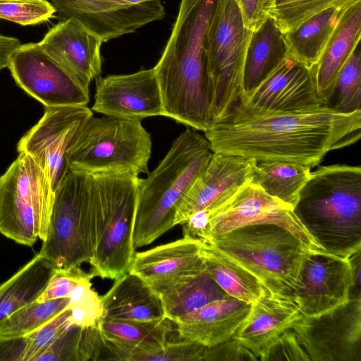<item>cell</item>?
<instances>
[{"label":"cell","instance_id":"cell-1","mask_svg":"<svg viewBox=\"0 0 361 361\" xmlns=\"http://www.w3.org/2000/svg\"><path fill=\"white\" fill-rule=\"evenodd\" d=\"M204 133L214 153L312 169L329 152L360 140L361 110L342 113L323 105L300 111H261L238 103Z\"/></svg>","mask_w":361,"mask_h":361},{"label":"cell","instance_id":"cell-2","mask_svg":"<svg viewBox=\"0 0 361 361\" xmlns=\"http://www.w3.org/2000/svg\"><path fill=\"white\" fill-rule=\"evenodd\" d=\"M215 1H180L171 35L153 67L163 116L203 132L212 121L204 43Z\"/></svg>","mask_w":361,"mask_h":361},{"label":"cell","instance_id":"cell-3","mask_svg":"<svg viewBox=\"0 0 361 361\" xmlns=\"http://www.w3.org/2000/svg\"><path fill=\"white\" fill-rule=\"evenodd\" d=\"M322 251L349 258L361 250V168L334 164L311 172L293 207Z\"/></svg>","mask_w":361,"mask_h":361},{"label":"cell","instance_id":"cell-4","mask_svg":"<svg viewBox=\"0 0 361 361\" xmlns=\"http://www.w3.org/2000/svg\"><path fill=\"white\" fill-rule=\"evenodd\" d=\"M212 154L206 137L188 128L173 140L147 177L140 178L133 235L135 249L151 244L174 227L180 203Z\"/></svg>","mask_w":361,"mask_h":361},{"label":"cell","instance_id":"cell-5","mask_svg":"<svg viewBox=\"0 0 361 361\" xmlns=\"http://www.w3.org/2000/svg\"><path fill=\"white\" fill-rule=\"evenodd\" d=\"M140 180L127 173L86 174L94 249L90 272L94 277L115 280L130 271Z\"/></svg>","mask_w":361,"mask_h":361},{"label":"cell","instance_id":"cell-6","mask_svg":"<svg viewBox=\"0 0 361 361\" xmlns=\"http://www.w3.org/2000/svg\"><path fill=\"white\" fill-rule=\"evenodd\" d=\"M210 244L251 273L271 292L290 295L311 250L288 230L272 224L240 226Z\"/></svg>","mask_w":361,"mask_h":361},{"label":"cell","instance_id":"cell-7","mask_svg":"<svg viewBox=\"0 0 361 361\" xmlns=\"http://www.w3.org/2000/svg\"><path fill=\"white\" fill-rule=\"evenodd\" d=\"M152 140L141 121L89 117L66 153L69 171L85 174L149 173Z\"/></svg>","mask_w":361,"mask_h":361},{"label":"cell","instance_id":"cell-8","mask_svg":"<svg viewBox=\"0 0 361 361\" xmlns=\"http://www.w3.org/2000/svg\"><path fill=\"white\" fill-rule=\"evenodd\" d=\"M252 31L234 0H216L204 49L212 92V121L228 113L244 94V68Z\"/></svg>","mask_w":361,"mask_h":361},{"label":"cell","instance_id":"cell-9","mask_svg":"<svg viewBox=\"0 0 361 361\" xmlns=\"http://www.w3.org/2000/svg\"><path fill=\"white\" fill-rule=\"evenodd\" d=\"M54 197L46 172L30 155L19 153L0 177V233L26 246L43 240Z\"/></svg>","mask_w":361,"mask_h":361},{"label":"cell","instance_id":"cell-10","mask_svg":"<svg viewBox=\"0 0 361 361\" xmlns=\"http://www.w3.org/2000/svg\"><path fill=\"white\" fill-rule=\"evenodd\" d=\"M39 252L56 268L90 263L93 237L86 174L68 171L54 191L45 238Z\"/></svg>","mask_w":361,"mask_h":361},{"label":"cell","instance_id":"cell-11","mask_svg":"<svg viewBox=\"0 0 361 361\" xmlns=\"http://www.w3.org/2000/svg\"><path fill=\"white\" fill-rule=\"evenodd\" d=\"M291 329L310 361H361V294L297 319Z\"/></svg>","mask_w":361,"mask_h":361},{"label":"cell","instance_id":"cell-12","mask_svg":"<svg viewBox=\"0 0 361 361\" xmlns=\"http://www.w3.org/2000/svg\"><path fill=\"white\" fill-rule=\"evenodd\" d=\"M209 213L212 240L236 228L257 224L280 226L311 250H321L294 213L293 207L266 193L250 180Z\"/></svg>","mask_w":361,"mask_h":361},{"label":"cell","instance_id":"cell-13","mask_svg":"<svg viewBox=\"0 0 361 361\" xmlns=\"http://www.w3.org/2000/svg\"><path fill=\"white\" fill-rule=\"evenodd\" d=\"M92 115L87 106L46 107L42 117L18 142V152L35 160L54 191L69 171L67 151L82 124Z\"/></svg>","mask_w":361,"mask_h":361},{"label":"cell","instance_id":"cell-14","mask_svg":"<svg viewBox=\"0 0 361 361\" xmlns=\"http://www.w3.org/2000/svg\"><path fill=\"white\" fill-rule=\"evenodd\" d=\"M59 20L73 19L102 42L133 33L166 15L160 0L130 4L123 0H51Z\"/></svg>","mask_w":361,"mask_h":361},{"label":"cell","instance_id":"cell-15","mask_svg":"<svg viewBox=\"0 0 361 361\" xmlns=\"http://www.w3.org/2000/svg\"><path fill=\"white\" fill-rule=\"evenodd\" d=\"M16 84L46 107L87 106L89 90L74 81L38 43L20 44L8 67Z\"/></svg>","mask_w":361,"mask_h":361},{"label":"cell","instance_id":"cell-16","mask_svg":"<svg viewBox=\"0 0 361 361\" xmlns=\"http://www.w3.org/2000/svg\"><path fill=\"white\" fill-rule=\"evenodd\" d=\"M353 284L349 258L310 250L303 260L298 283L290 295L302 315L314 316L345 303Z\"/></svg>","mask_w":361,"mask_h":361},{"label":"cell","instance_id":"cell-17","mask_svg":"<svg viewBox=\"0 0 361 361\" xmlns=\"http://www.w3.org/2000/svg\"><path fill=\"white\" fill-rule=\"evenodd\" d=\"M92 111L104 116L141 121L164 115L154 68L96 78Z\"/></svg>","mask_w":361,"mask_h":361},{"label":"cell","instance_id":"cell-18","mask_svg":"<svg viewBox=\"0 0 361 361\" xmlns=\"http://www.w3.org/2000/svg\"><path fill=\"white\" fill-rule=\"evenodd\" d=\"M240 104L261 111L289 112L323 106L312 68L288 56L254 90L245 94Z\"/></svg>","mask_w":361,"mask_h":361},{"label":"cell","instance_id":"cell-19","mask_svg":"<svg viewBox=\"0 0 361 361\" xmlns=\"http://www.w3.org/2000/svg\"><path fill=\"white\" fill-rule=\"evenodd\" d=\"M256 161L212 152L204 170L180 203L174 226L183 225L200 210H212L222 204L238 189L251 180Z\"/></svg>","mask_w":361,"mask_h":361},{"label":"cell","instance_id":"cell-20","mask_svg":"<svg viewBox=\"0 0 361 361\" xmlns=\"http://www.w3.org/2000/svg\"><path fill=\"white\" fill-rule=\"evenodd\" d=\"M102 41L73 19L59 20L38 42L74 81L86 90L100 76Z\"/></svg>","mask_w":361,"mask_h":361},{"label":"cell","instance_id":"cell-21","mask_svg":"<svg viewBox=\"0 0 361 361\" xmlns=\"http://www.w3.org/2000/svg\"><path fill=\"white\" fill-rule=\"evenodd\" d=\"M202 243L183 235L174 241L135 252L129 272L154 290L186 281L207 269L202 255Z\"/></svg>","mask_w":361,"mask_h":361},{"label":"cell","instance_id":"cell-22","mask_svg":"<svg viewBox=\"0 0 361 361\" xmlns=\"http://www.w3.org/2000/svg\"><path fill=\"white\" fill-rule=\"evenodd\" d=\"M251 304L231 296L175 318L179 337L205 348L231 339L247 317Z\"/></svg>","mask_w":361,"mask_h":361},{"label":"cell","instance_id":"cell-23","mask_svg":"<svg viewBox=\"0 0 361 361\" xmlns=\"http://www.w3.org/2000/svg\"><path fill=\"white\" fill-rule=\"evenodd\" d=\"M298 307L288 294L276 293L267 288L251 304L250 310L232 338L258 357L262 349L275 337L292 327L300 318Z\"/></svg>","mask_w":361,"mask_h":361},{"label":"cell","instance_id":"cell-24","mask_svg":"<svg viewBox=\"0 0 361 361\" xmlns=\"http://www.w3.org/2000/svg\"><path fill=\"white\" fill-rule=\"evenodd\" d=\"M360 35L361 0L346 8L319 62L312 68L323 105L330 97L341 69L359 45Z\"/></svg>","mask_w":361,"mask_h":361},{"label":"cell","instance_id":"cell-25","mask_svg":"<svg viewBox=\"0 0 361 361\" xmlns=\"http://www.w3.org/2000/svg\"><path fill=\"white\" fill-rule=\"evenodd\" d=\"M100 298L104 319L151 321L165 317L156 293L145 281L130 272L115 279L110 289Z\"/></svg>","mask_w":361,"mask_h":361},{"label":"cell","instance_id":"cell-26","mask_svg":"<svg viewBox=\"0 0 361 361\" xmlns=\"http://www.w3.org/2000/svg\"><path fill=\"white\" fill-rule=\"evenodd\" d=\"M288 56L283 34L269 17L252 32L245 63L243 95L258 87Z\"/></svg>","mask_w":361,"mask_h":361},{"label":"cell","instance_id":"cell-27","mask_svg":"<svg viewBox=\"0 0 361 361\" xmlns=\"http://www.w3.org/2000/svg\"><path fill=\"white\" fill-rule=\"evenodd\" d=\"M347 7L329 8L283 33L288 56L308 68H313Z\"/></svg>","mask_w":361,"mask_h":361},{"label":"cell","instance_id":"cell-28","mask_svg":"<svg viewBox=\"0 0 361 361\" xmlns=\"http://www.w3.org/2000/svg\"><path fill=\"white\" fill-rule=\"evenodd\" d=\"M55 269L38 252L0 285V324L18 310L37 300Z\"/></svg>","mask_w":361,"mask_h":361},{"label":"cell","instance_id":"cell-29","mask_svg":"<svg viewBox=\"0 0 361 361\" xmlns=\"http://www.w3.org/2000/svg\"><path fill=\"white\" fill-rule=\"evenodd\" d=\"M202 255L207 272L228 295L252 304L264 293L257 278L213 245L203 241Z\"/></svg>","mask_w":361,"mask_h":361},{"label":"cell","instance_id":"cell-30","mask_svg":"<svg viewBox=\"0 0 361 361\" xmlns=\"http://www.w3.org/2000/svg\"><path fill=\"white\" fill-rule=\"evenodd\" d=\"M154 291L161 302L165 317L171 322L212 301L228 296L207 269L186 281Z\"/></svg>","mask_w":361,"mask_h":361},{"label":"cell","instance_id":"cell-31","mask_svg":"<svg viewBox=\"0 0 361 361\" xmlns=\"http://www.w3.org/2000/svg\"><path fill=\"white\" fill-rule=\"evenodd\" d=\"M311 168L281 161H257L251 182L266 193L294 207L308 180Z\"/></svg>","mask_w":361,"mask_h":361},{"label":"cell","instance_id":"cell-32","mask_svg":"<svg viewBox=\"0 0 361 361\" xmlns=\"http://www.w3.org/2000/svg\"><path fill=\"white\" fill-rule=\"evenodd\" d=\"M108 360L126 361H204L207 348L183 339L163 345L140 346L103 338Z\"/></svg>","mask_w":361,"mask_h":361},{"label":"cell","instance_id":"cell-33","mask_svg":"<svg viewBox=\"0 0 361 361\" xmlns=\"http://www.w3.org/2000/svg\"><path fill=\"white\" fill-rule=\"evenodd\" d=\"M106 348L98 327L71 326L37 361H87L105 360Z\"/></svg>","mask_w":361,"mask_h":361},{"label":"cell","instance_id":"cell-34","mask_svg":"<svg viewBox=\"0 0 361 361\" xmlns=\"http://www.w3.org/2000/svg\"><path fill=\"white\" fill-rule=\"evenodd\" d=\"M171 322L166 317L151 321L103 319L97 327L106 340L140 346L163 345L173 331Z\"/></svg>","mask_w":361,"mask_h":361},{"label":"cell","instance_id":"cell-35","mask_svg":"<svg viewBox=\"0 0 361 361\" xmlns=\"http://www.w3.org/2000/svg\"><path fill=\"white\" fill-rule=\"evenodd\" d=\"M68 298L35 301L18 310L0 324V338L24 336L69 307Z\"/></svg>","mask_w":361,"mask_h":361},{"label":"cell","instance_id":"cell-36","mask_svg":"<svg viewBox=\"0 0 361 361\" xmlns=\"http://www.w3.org/2000/svg\"><path fill=\"white\" fill-rule=\"evenodd\" d=\"M326 106L342 113L361 110V56L359 45L341 69Z\"/></svg>","mask_w":361,"mask_h":361},{"label":"cell","instance_id":"cell-37","mask_svg":"<svg viewBox=\"0 0 361 361\" xmlns=\"http://www.w3.org/2000/svg\"><path fill=\"white\" fill-rule=\"evenodd\" d=\"M358 1L276 0L271 18L283 34L324 10L331 7H347Z\"/></svg>","mask_w":361,"mask_h":361},{"label":"cell","instance_id":"cell-38","mask_svg":"<svg viewBox=\"0 0 361 361\" xmlns=\"http://www.w3.org/2000/svg\"><path fill=\"white\" fill-rule=\"evenodd\" d=\"M92 279L81 281L68 295L71 326L97 327L104 319L101 298L92 288Z\"/></svg>","mask_w":361,"mask_h":361},{"label":"cell","instance_id":"cell-39","mask_svg":"<svg viewBox=\"0 0 361 361\" xmlns=\"http://www.w3.org/2000/svg\"><path fill=\"white\" fill-rule=\"evenodd\" d=\"M56 9L47 0H0V18L21 25H32L47 21Z\"/></svg>","mask_w":361,"mask_h":361},{"label":"cell","instance_id":"cell-40","mask_svg":"<svg viewBox=\"0 0 361 361\" xmlns=\"http://www.w3.org/2000/svg\"><path fill=\"white\" fill-rule=\"evenodd\" d=\"M69 307L48 322L27 334L24 361H37L52 343L71 326Z\"/></svg>","mask_w":361,"mask_h":361},{"label":"cell","instance_id":"cell-41","mask_svg":"<svg viewBox=\"0 0 361 361\" xmlns=\"http://www.w3.org/2000/svg\"><path fill=\"white\" fill-rule=\"evenodd\" d=\"M260 361H310L293 330L290 328L271 340L260 352Z\"/></svg>","mask_w":361,"mask_h":361},{"label":"cell","instance_id":"cell-42","mask_svg":"<svg viewBox=\"0 0 361 361\" xmlns=\"http://www.w3.org/2000/svg\"><path fill=\"white\" fill-rule=\"evenodd\" d=\"M94 278L90 272H85L80 266L68 268H56L47 287L36 301L68 298L71 291L81 281Z\"/></svg>","mask_w":361,"mask_h":361},{"label":"cell","instance_id":"cell-43","mask_svg":"<svg viewBox=\"0 0 361 361\" xmlns=\"http://www.w3.org/2000/svg\"><path fill=\"white\" fill-rule=\"evenodd\" d=\"M258 357L236 339L231 338L216 346L207 348L204 361H256Z\"/></svg>","mask_w":361,"mask_h":361},{"label":"cell","instance_id":"cell-44","mask_svg":"<svg viewBox=\"0 0 361 361\" xmlns=\"http://www.w3.org/2000/svg\"><path fill=\"white\" fill-rule=\"evenodd\" d=\"M240 11L245 27L254 32L271 17L276 0H234Z\"/></svg>","mask_w":361,"mask_h":361},{"label":"cell","instance_id":"cell-45","mask_svg":"<svg viewBox=\"0 0 361 361\" xmlns=\"http://www.w3.org/2000/svg\"><path fill=\"white\" fill-rule=\"evenodd\" d=\"M25 336L0 338V361H24Z\"/></svg>","mask_w":361,"mask_h":361},{"label":"cell","instance_id":"cell-46","mask_svg":"<svg viewBox=\"0 0 361 361\" xmlns=\"http://www.w3.org/2000/svg\"><path fill=\"white\" fill-rule=\"evenodd\" d=\"M20 45L18 39L0 35V71L8 67L12 54Z\"/></svg>","mask_w":361,"mask_h":361},{"label":"cell","instance_id":"cell-47","mask_svg":"<svg viewBox=\"0 0 361 361\" xmlns=\"http://www.w3.org/2000/svg\"><path fill=\"white\" fill-rule=\"evenodd\" d=\"M352 270L353 284L350 292V297L361 294L360 293V271H361V250H357L349 257Z\"/></svg>","mask_w":361,"mask_h":361},{"label":"cell","instance_id":"cell-48","mask_svg":"<svg viewBox=\"0 0 361 361\" xmlns=\"http://www.w3.org/2000/svg\"><path fill=\"white\" fill-rule=\"evenodd\" d=\"M126 2L130 4H140L142 2H145L148 0H123Z\"/></svg>","mask_w":361,"mask_h":361}]
</instances>
